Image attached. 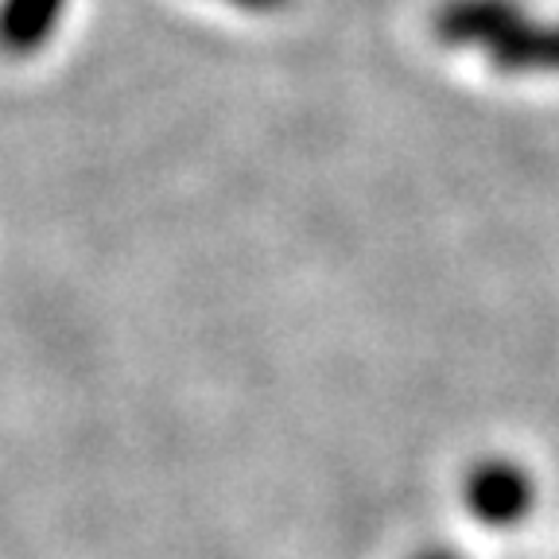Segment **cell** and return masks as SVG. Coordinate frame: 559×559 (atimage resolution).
Returning <instances> with one entry per match:
<instances>
[{"mask_svg":"<svg viewBox=\"0 0 559 559\" xmlns=\"http://www.w3.org/2000/svg\"><path fill=\"white\" fill-rule=\"evenodd\" d=\"M463 506L489 528H513L536 506V481L513 459H478L463 478Z\"/></svg>","mask_w":559,"mask_h":559,"instance_id":"6da1fadb","label":"cell"},{"mask_svg":"<svg viewBox=\"0 0 559 559\" xmlns=\"http://www.w3.org/2000/svg\"><path fill=\"white\" fill-rule=\"evenodd\" d=\"M524 16L528 12L521 0H443L431 16V32L443 47H454V51L474 47L486 55Z\"/></svg>","mask_w":559,"mask_h":559,"instance_id":"7a4b0ae2","label":"cell"},{"mask_svg":"<svg viewBox=\"0 0 559 559\" xmlns=\"http://www.w3.org/2000/svg\"><path fill=\"white\" fill-rule=\"evenodd\" d=\"M498 74H559V24L524 16L486 51Z\"/></svg>","mask_w":559,"mask_h":559,"instance_id":"3957f363","label":"cell"},{"mask_svg":"<svg viewBox=\"0 0 559 559\" xmlns=\"http://www.w3.org/2000/svg\"><path fill=\"white\" fill-rule=\"evenodd\" d=\"M70 0H0V51L12 59L44 51Z\"/></svg>","mask_w":559,"mask_h":559,"instance_id":"277c9868","label":"cell"},{"mask_svg":"<svg viewBox=\"0 0 559 559\" xmlns=\"http://www.w3.org/2000/svg\"><path fill=\"white\" fill-rule=\"evenodd\" d=\"M226 4H234V9H245V12H276V9H284L288 0H226Z\"/></svg>","mask_w":559,"mask_h":559,"instance_id":"5b68a950","label":"cell"},{"mask_svg":"<svg viewBox=\"0 0 559 559\" xmlns=\"http://www.w3.org/2000/svg\"><path fill=\"white\" fill-rule=\"evenodd\" d=\"M412 559H459L454 551H447V548H424V551H416Z\"/></svg>","mask_w":559,"mask_h":559,"instance_id":"8992f818","label":"cell"}]
</instances>
